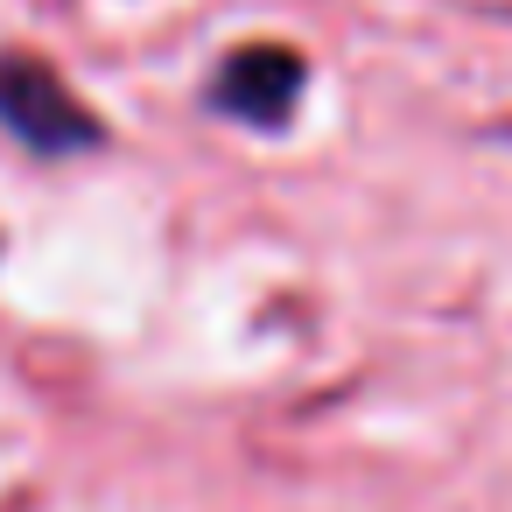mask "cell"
<instances>
[{
  "instance_id": "obj_1",
  "label": "cell",
  "mask_w": 512,
  "mask_h": 512,
  "mask_svg": "<svg viewBox=\"0 0 512 512\" xmlns=\"http://www.w3.org/2000/svg\"><path fill=\"white\" fill-rule=\"evenodd\" d=\"M0 134L29 148L36 162H71L106 148V120L36 50H0Z\"/></svg>"
},
{
  "instance_id": "obj_2",
  "label": "cell",
  "mask_w": 512,
  "mask_h": 512,
  "mask_svg": "<svg viewBox=\"0 0 512 512\" xmlns=\"http://www.w3.org/2000/svg\"><path fill=\"white\" fill-rule=\"evenodd\" d=\"M302 92H309V57L302 50H288V43H239L204 78V113H218L232 127H253V134H281V127H295Z\"/></svg>"
}]
</instances>
